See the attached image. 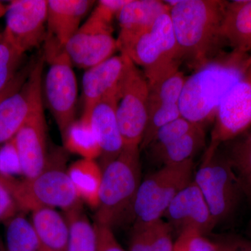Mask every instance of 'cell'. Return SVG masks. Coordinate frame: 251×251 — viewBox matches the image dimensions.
<instances>
[{"instance_id": "8992f818", "label": "cell", "mask_w": 251, "mask_h": 251, "mask_svg": "<svg viewBox=\"0 0 251 251\" xmlns=\"http://www.w3.org/2000/svg\"><path fill=\"white\" fill-rule=\"evenodd\" d=\"M193 160L167 165L142 181L133 205V226L163 219L175 196L193 181Z\"/></svg>"}, {"instance_id": "4fadbf2b", "label": "cell", "mask_w": 251, "mask_h": 251, "mask_svg": "<svg viewBox=\"0 0 251 251\" xmlns=\"http://www.w3.org/2000/svg\"><path fill=\"white\" fill-rule=\"evenodd\" d=\"M163 219L177 237L188 229H196L208 237L216 226L207 203L194 180L175 196Z\"/></svg>"}, {"instance_id": "d4e9b609", "label": "cell", "mask_w": 251, "mask_h": 251, "mask_svg": "<svg viewBox=\"0 0 251 251\" xmlns=\"http://www.w3.org/2000/svg\"><path fill=\"white\" fill-rule=\"evenodd\" d=\"M204 145L205 132L202 126H198L151 156L153 160L162 166L178 164L193 160V157L204 148Z\"/></svg>"}, {"instance_id": "e0dca14e", "label": "cell", "mask_w": 251, "mask_h": 251, "mask_svg": "<svg viewBox=\"0 0 251 251\" xmlns=\"http://www.w3.org/2000/svg\"><path fill=\"white\" fill-rule=\"evenodd\" d=\"M94 2L91 0H49L46 39L64 47L78 30L81 21Z\"/></svg>"}, {"instance_id": "44dd1931", "label": "cell", "mask_w": 251, "mask_h": 251, "mask_svg": "<svg viewBox=\"0 0 251 251\" xmlns=\"http://www.w3.org/2000/svg\"><path fill=\"white\" fill-rule=\"evenodd\" d=\"M67 173L81 201L96 210L102 180L100 165L96 160L82 158L72 163Z\"/></svg>"}, {"instance_id": "b9f144b4", "label": "cell", "mask_w": 251, "mask_h": 251, "mask_svg": "<svg viewBox=\"0 0 251 251\" xmlns=\"http://www.w3.org/2000/svg\"><path fill=\"white\" fill-rule=\"evenodd\" d=\"M1 34H2V33H0V38H1Z\"/></svg>"}, {"instance_id": "30bf717a", "label": "cell", "mask_w": 251, "mask_h": 251, "mask_svg": "<svg viewBox=\"0 0 251 251\" xmlns=\"http://www.w3.org/2000/svg\"><path fill=\"white\" fill-rule=\"evenodd\" d=\"M251 127V64L246 59L241 77L223 97L216 110L211 143L221 145Z\"/></svg>"}, {"instance_id": "2e32d148", "label": "cell", "mask_w": 251, "mask_h": 251, "mask_svg": "<svg viewBox=\"0 0 251 251\" xmlns=\"http://www.w3.org/2000/svg\"><path fill=\"white\" fill-rule=\"evenodd\" d=\"M117 98L111 97L101 100L83 112L90 119L100 151V167H103L117 158L125 148L118 122L116 109Z\"/></svg>"}, {"instance_id": "ab89813d", "label": "cell", "mask_w": 251, "mask_h": 251, "mask_svg": "<svg viewBox=\"0 0 251 251\" xmlns=\"http://www.w3.org/2000/svg\"><path fill=\"white\" fill-rule=\"evenodd\" d=\"M247 61L249 63H251V57H247Z\"/></svg>"}, {"instance_id": "836d02e7", "label": "cell", "mask_w": 251, "mask_h": 251, "mask_svg": "<svg viewBox=\"0 0 251 251\" xmlns=\"http://www.w3.org/2000/svg\"><path fill=\"white\" fill-rule=\"evenodd\" d=\"M20 212L6 178L0 176V223H6Z\"/></svg>"}, {"instance_id": "ffe728a7", "label": "cell", "mask_w": 251, "mask_h": 251, "mask_svg": "<svg viewBox=\"0 0 251 251\" xmlns=\"http://www.w3.org/2000/svg\"><path fill=\"white\" fill-rule=\"evenodd\" d=\"M170 9L166 1L161 0H129L117 16L120 34L129 35L147 30L158 16Z\"/></svg>"}, {"instance_id": "8d00e7d4", "label": "cell", "mask_w": 251, "mask_h": 251, "mask_svg": "<svg viewBox=\"0 0 251 251\" xmlns=\"http://www.w3.org/2000/svg\"><path fill=\"white\" fill-rule=\"evenodd\" d=\"M6 8H7V5H5L4 3L0 1V18L5 16L6 14Z\"/></svg>"}, {"instance_id": "f1b7e54d", "label": "cell", "mask_w": 251, "mask_h": 251, "mask_svg": "<svg viewBox=\"0 0 251 251\" xmlns=\"http://www.w3.org/2000/svg\"><path fill=\"white\" fill-rule=\"evenodd\" d=\"M179 104H165L148 110V121L140 149H147L164 126L181 117Z\"/></svg>"}, {"instance_id": "ac0fdd59", "label": "cell", "mask_w": 251, "mask_h": 251, "mask_svg": "<svg viewBox=\"0 0 251 251\" xmlns=\"http://www.w3.org/2000/svg\"><path fill=\"white\" fill-rule=\"evenodd\" d=\"M221 34L232 53L246 55L251 50V0L227 1Z\"/></svg>"}, {"instance_id": "5b68a950", "label": "cell", "mask_w": 251, "mask_h": 251, "mask_svg": "<svg viewBox=\"0 0 251 251\" xmlns=\"http://www.w3.org/2000/svg\"><path fill=\"white\" fill-rule=\"evenodd\" d=\"M221 145L209 143L194 180L216 226L229 221L244 197L242 188Z\"/></svg>"}, {"instance_id": "7402d4cb", "label": "cell", "mask_w": 251, "mask_h": 251, "mask_svg": "<svg viewBox=\"0 0 251 251\" xmlns=\"http://www.w3.org/2000/svg\"><path fill=\"white\" fill-rule=\"evenodd\" d=\"M173 232L163 219L133 226L129 251H173Z\"/></svg>"}, {"instance_id": "603a6c76", "label": "cell", "mask_w": 251, "mask_h": 251, "mask_svg": "<svg viewBox=\"0 0 251 251\" xmlns=\"http://www.w3.org/2000/svg\"><path fill=\"white\" fill-rule=\"evenodd\" d=\"M62 136L64 148L69 152L87 159L96 160L100 156V146L87 115L82 114L80 119L72 122Z\"/></svg>"}, {"instance_id": "277c9868", "label": "cell", "mask_w": 251, "mask_h": 251, "mask_svg": "<svg viewBox=\"0 0 251 251\" xmlns=\"http://www.w3.org/2000/svg\"><path fill=\"white\" fill-rule=\"evenodd\" d=\"M64 153L57 151L55 164L49 156L47 166L33 178L5 177L20 212L42 207L59 208L67 212L82 207V201L63 167Z\"/></svg>"}, {"instance_id": "ba28073f", "label": "cell", "mask_w": 251, "mask_h": 251, "mask_svg": "<svg viewBox=\"0 0 251 251\" xmlns=\"http://www.w3.org/2000/svg\"><path fill=\"white\" fill-rule=\"evenodd\" d=\"M44 61L41 56L22 78L15 77L0 93V144L12 140L38 104L43 101Z\"/></svg>"}, {"instance_id": "8fae6325", "label": "cell", "mask_w": 251, "mask_h": 251, "mask_svg": "<svg viewBox=\"0 0 251 251\" xmlns=\"http://www.w3.org/2000/svg\"><path fill=\"white\" fill-rule=\"evenodd\" d=\"M47 0H14L7 4L2 37L20 52L39 47L47 36Z\"/></svg>"}, {"instance_id": "5bb4252c", "label": "cell", "mask_w": 251, "mask_h": 251, "mask_svg": "<svg viewBox=\"0 0 251 251\" xmlns=\"http://www.w3.org/2000/svg\"><path fill=\"white\" fill-rule=\"evenodd\" d=\"M24 178H33L45 170L49 162L44 100L28 117L12 139Z\"/></svg>"}, {"instance_id": "cb8c5ba5", "label": "cell", "mask_w": 251, "mask_h": 251, "mask_svg": "<svg viewBox=\"0 0 251 251\" xmlns=\"http://www.w3.org/2000/svg\"><path fill=\"white\" fill-rule=\"evenodd\" d=\"M227 143L224 152L237 176L244 197L251 202V127Z\"/></svg>"}, {"instance_id": "9a60e30c", "label": "cell", "mask_w": 251, "mask_h": 251, "mask_svg": "<svg viewBox=\"0 0 251 251\" xmlns=\"http://www.w3.org/2000/svg\"><path fill=\"white\" fill-rule=\"evenodd\" d=\"M130 62L127 56L120 54L85 71L82 81L83 112L105 99H118Z\"/></svg>"}, {"instance_id": "d6a6232c", "label": "cell", "mask_w": 251, "mask_h": 251, "mask_svg": "<svg viewBox=\"0 0 251 251\" xmlns=\"http://www.w3.org/2000/svg\"><path fill=\"white\" fill-rule=\"evenodd\" d=\"M18 175H23L22 170L14 142L11 140L0 150V176L16 178Z\"/></svg>"}, {"instance_id": "52a82bcc", "label": "cell", "mask_w": 251, "mask_h": 251, "mask_svg": "<svg viewBox=\"0 0 251 251\" xmlns=\"http://www.w3.org/2000/svg\"><path fill=\"white\" fill-rule=\"evenodd\" d=\"M44 57L50 64L44 83L46 103L62 135L75 120L76 77L62 46L46 41Z\"/></svg>"}, {"instance_id": "7a4b0ae2", "label": "cell", "mask_w": 251, "mask_h": 251, "mask_svg": "<svg viewBox=\"0 0 251 251\" xmlns=\"http://www.w3.org/2000/svg\"><path fill=\"white\" fill-rule=\"evenodd\" d=\"M247 58L234 53L219 57L188 76L179 101L181 117L202 127L214 121L223 97L242 75Z\"/></svg>"}, {"instance_id": "3957f363", "label": "cell", "mask_w": 251, "mask_h": 251, "mask_svg": "<svg viewBox=\"0 0 251 251\" xmlns=\"http://www.w3.org/2000/svg\"><path fill=\"white\" fill-rule=\"evenodd\" d=\"M96 224L112 229L131 221L141 184L140 147L125 146L113 161L102 167Z\"/></svg>"}, {"instance_id": "9c48e42d", "label": "cell", "mask_w": 251, "mask_h": 251, "mask_svg": "<svg viewBox=\"0 0 251 251\" xmlns=\"http://www.w3.org/2000/svg\"><path fill=\"white\" fill-rule=\"evenodd\" d=\"M149 85L130 61L117 99L116 115L125 146L140 147L148 116Z\"/></svg>"}, {"instance_id": "7c38bea8", "label": "cell", "mask_w": 251, "mask_h": 251, "mask_svg": "<svg viewBox=\"0 0 251 251\" xmlns=\"http://www.w3.org/2000/svg\"><path fill=\"white\" fill-rule=\"evenodd\" d=\"M111 22L94 9L64 49L73 65L88 69L113 56L117 49Z\"/></svg>"}, {"instance_id": "60d3db41", "label": "cell", "mask_w": 251, "mask_h": 251, "mask_svg": "<svg viewBox=\"0 0 251 251\" xmlns=\"http://www.w3.org/2000/svg\"><path fill=\"white\" fill-rule=\"evenodd\" d=\"M50 251V250H49V249H46V248L43 247L42 251Z\"/></svg>"}, {"instance_id": "d590c367", "label": "cell", "mask_w": 251, "mask_h": 251, "mask_svg": "<svg viewBox=\"0 0 251 251\" xmlns=\"http://www.w3.org/2000/svg\"><path fill=\"white\" fill-rule=\"evenodd\" d=\"M95 224L97 233V251H125L117 242L111 229Z\"/></svg>"}, {"instance_id": "74e56055", "label": "cell", "mask_w": 251, "mask_h": 251, "mask_svg": "<svg viewBox=\"0 0 251 251\" xmlns=\"http://www.w3.org/2000/svg\"><path fill=\"white\" fill-rule=\"evenodd\" d=\"M247 235V237L251 240V221H250V223H249V225H248Z\"/></svg>"}, {"instance_id": "1f68e13d", "label": "cell", "mask_w": 251, "mask_h": 251, "mask_svg": "<svg viewBox=\"0 0 251 251\" xmlns=\"http://www.w3.org/2000/svg\"><path fill=\"white\" fill-rule=\"evenodd\" d=\"M173 251H221V249L207 236L196 229H188L176 238Z\"/></svg>"}, {"instance_id": "4dcf8cb0", "label": "cell", "mask_w": 251, "mask_h": 251, "mask_svg": "<svg viewBox=\"0 0 251 251\" xmlns=\"http://www.w3.org/2000/svg\"><path fill=\"white\" fill-rule=\"evenodd\" d=\"M24 54L0 38V93L4 91L17 75Z\"/></svg>"}, {"instance_id": "484cf974", "label": "cell", "mask_w": 251, "mask_h": 251, "mask_svg": "<svg viewBox=\"0 0 251 251\" xmlns=\"http://www.w3.org/2000/svg\"><path fill=\"white\" fill-rule=\"evenodd\" d=\"M69 227L67 251H97V233L82 208L64 212Z\"/></svg>"}, {"instance_id": "4316f807", "label": "cell", "mask_w": 251, "mask_h": 251, "mask_svg": "<svg viewBox=\"0 0 251 251\" xmlns=\"http://www.w3.org/2000/svg\"><path fill=\"white\" fill-rule=\"evenodd\" d=\"M6 251H41L42 244L31 221L18 212L6 223Z\"/></svg>"}, {"instance_id": "f35d334b", "label": "cell", "mask_w": 251, "mask_h": 251, "mask_svg": "<svg viewBox=\"0 0 251 251\" xmlns=\"http://www.w3.org/2000/svg\"><path fill=\"white\" fill-rule=\"evenodd\" d=\"M0 251H6V248H5V246L2 244L1 240H0Z\"/></svg>"}, {"instance_id": "6da1fadb", "label": "cell", "mask_w": 251, "mask_h": 251, "mask_svg": "<svg viewBox=\"0 0 251 251\" xmlns=\"http://www.w3.org/2000/svg\"><path fill=\"white\" fill-rule=\"evenodd\" d=\"M178 48V61H186L196 70L219 58L225 44L221 26L227 1L176 0L165 1Z\"/></svg>"}, {"instance_id": "d6986e66", "label": "cell", "mask_w": 251, "mask_h": 251, "mask_svg": "<svg viewBox=\"0 0 251 251\" xmlns=\"http://www.w3.org/2000/svg\"><path fill=\"white\" fill-rule=\"evenodd\" d=\"M31 223L43 247L52 251H67L69 224L54 208L42 207L31 212Z\"/></svg>"}, {"instance_id": "f546056e", "label": "cell", "mask_w": 251, "mask_h": 251, "mask_svg": "<svg viewBox=\"0 0 251 251\" xmlns=\"http://www.w3.org/2000/svg\"><path fill=\"white\" fill-rule=\"evenodd\" d=\"M198 126H201L195 125L184 117H179L175 121L170 122L158 130L152 142L147 149H150L151 155L154 154L170 144L193 131Z\"/></svg>"}, {"instance_id": "e575fe53", "label": "cell", "mask_w": 251, "mask_h": 251, "mask_svg": "<svg viewBox=\"0 0 251 251\" xmlns=\"http://www.w3.org/2000/svg\"><path fill=\"white\" fill-rule=\"evenodd\" d=\"M221 251H251V240L235 234H209Z\"/></svg>"}, {"instance_id": "83f0119b", "label": "cell", "mask_w": 251, "mask_h": 251, "mask_svg": "<svg viewBox=\"0 0 251 251\" xmlns=\"http://www.w3.org/2000/svg\"><path fill=\"white\" fill-rule=\"evenodd\" d=\"M187 77L176 68L148 85V110L165 104H179Z\"/></svg>"}]
</instances>
